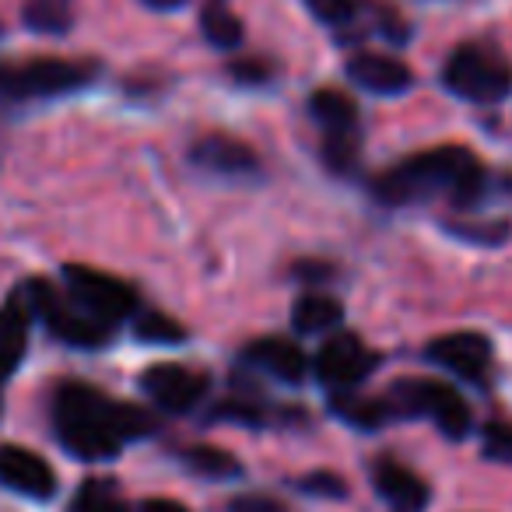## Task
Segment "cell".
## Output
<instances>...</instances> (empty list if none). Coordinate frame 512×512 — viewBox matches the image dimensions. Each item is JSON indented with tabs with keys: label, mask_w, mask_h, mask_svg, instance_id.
Here are the masks:
<instances>
[{
	"label": "cell",
	"mask_w": 512,
	"mask_h": 512,
	"mask_svg": "<svg viewBox=\"0 0 512 512\" xmlns=\"http://www.w3.org/2000/svg\"><path fill=\"white\" fill-rule=\"evenodd\" d=\"M53 418H57V435L64 449L78 460H109L130 439H141L155 428L148 411L116 404L81 383L60 386Z\"/></svg>",
	"instance_id": "obj_1"
},
{
	"label": "cell",
	"mask_w": 512,
	"mask_h": 512,
	"mask_svg": "<svg viewBox=\"0 0 512 512\" xmlns=\"http://www.w3.org/2000/svg\"><path fill=\"white\" fill-rule=\"evenodd\" d=\"M484 190V165L474 151L460 144L411 155L376 179V197L383 204H414V200L446 193L453 204H474Z\"/></svg>",
	"instance_id": "obj_2"
},
{
	"label": "cell",
	"mask_w": 512,
	"mask_h": 512,
	"mask_svg": "<svg viewBox=\"0 0 512 512\" xmlns=\"http://www.w3.org/2000/svg\"><path fill=\"white\" fill-rule=\"evenodd\" d=\"M95 78L92 64H74L60 57H36L29 64H0V95L11 99H53Z\"/></svg>",
	"instance_id": "obj_3"
},
{
	"label": "cell",
	"mask_w": 512,
	"mask_h": 512,
	"mask_svg": "<svg viewBox=\"0 0 512 512\" xmlns=\"http://www.w3.org/2000/svg\"><path fill=\"white\" fill-rule=\"evenodd\" d=\"M390 404L397 414H425L439 425L442 435L463 439L470 432V407L453 386L439 379H400L390 390Z\"/></svg>",
	"instance_id": "obj_4"
},
{
	"label": "cell",
	"mask_w": 512,
	"mask_h": 512,
	"mask_svg": "<svg viewBox=\"0 0 512 512\" xmlns=\"http://www.w3.org/2000/svg\"><path fill=\"white\" fill-rule=\"evenodd\" d=\"M446 88L467 102H498L512 92V67L484 46H460L446 64Z\"/></svg>",
	"instance_id": "obj_5"
},
{
	"label": "cell",
	"mask_w": 512,
	"mask_h": 512,
	"mask_svg": "<svg viewBox=\"0 0 512 512\" xmlns=\"http://www.w3.org/2000/svg\"><path fill=\"white\" fill-rule=\"evenodd\" d=\"M64 285L67 295L85 309L92 320H99L102 327H116L120 320H127L137 309V295L130 285H123L120 278L95 267L67 264L64 267Z\"/></svg>",
	"instance_id": "obj_6"
},
{
	"label": "cell",
	"mask_w": 512,
	"mask_h": 512,
	"mask_svg": "<svg viewBox=\"0 0 512 512\" xmlns=\"http://www.w3.org/2000/svg\"><path fill=\"white\" fill-rule=\"evenodd\" d=\"M29 309L43 316V323L60 337V341L74 344V348H99L106 344L109 327H102L99 320L85 313L78 302L67 295V288L46 285V281H32L29 285Z\"/></svg>",
	"instance_id": "obj_7"
},
{
	"label": "cell",
	"mask_w": 512,
	"mask_h": 512,
	"mask_svg": "<svg viewBox=\"0 0 512 512\" xmlns=\"http://www.w3.org/2000/svg\"><path fill=\"white\" fill-rule=\"evenodd\" d=\"M207 386L211 379L204 372H193L186 365H172V362H162V365H151L148 372L141 376V390L155 400L158 407L172 414H186L204 400Z\"/></svg>",
	"instance_id": "obj_8"
},
{
	"label": "cell",
	"mask_w": 512,
	"mask_h": 512,
	"mask_svg": "<svg viewBox=\"0 0 512 512\" xmlns=\"http://www.w3.org/2000/svg\"><path fill=\"white\" fill-rule=\"evenodd\" d=\"M376 362L379 358L358 337L341 334L320 348V355H316V376L327 386H334V390H351V386H358L376 369Z\"/></svg>",
	"instance_id": "obj_9"
},
{
	"label": "cell",
	"mask_w": 512,
	"mask_h": 512,
	"mask_svg": "<svg viewBox=\"0 0 512 512\" xmlns=\"http://www.w3.org/2000/svg\"><path fill=\"white\" fill-rule=\"evenodd\" d=\"M0 484L18 495L29 498H50L57 491V474L39 453L22 446H4L0 449Z\"/></svg>",
	"instance_id": "obj_10"
},
{
	"label": "cell",
	"mask_w": 512,
	"mask_h": 512,
	"mask_svg": "<svg viewBox=\"0 0 512 512\" xmlns=\"http://www.w3.org/2000/svg\"><path fill=\"white\" fill-rule=\"evenodd\" d=\"M428 358L460 379H481L491 362V341L484 334H446L428 344Z\"/></svg>",
	"instance_id": "obj_11"
},
{
	"label": "cell",
	"mask_w": 512,
	"mask_h": 512,
	"mask_svg": "<svg viewBox=\"0 0 512 512\" xmlns=\"http://www.w3.org/2000/svg\"><path fill=\"white\" fill-rule=\"evenodd\" d=\"M193 165H200L204 172H214V176L225 179H249L256 172V155L235 137H204V141L193 144L190 151Z\"/></svg>",
	"instance_id": "obj_12"
},
{
	"label": "cell",
	"mask_w": 512,
	"mask_h": 512,
	"mask_svg": "<svg viewBox=\"0 0 512 512\" xmlns=\"http://www.w3.org/2000/svg\"><path fill=\"white\" fill-rule=\"evenodd\" d=\"M348 78L372 95H400L411 88L414 74L407 64L383 57V53H358L348 60Z\"/></svg>",
	"instance_id": "obj_13"
},
{
	"label": "cell",
	"mask_w": 512,
	"mask_h": 512,
	"mask_svg": "<svg viewBox=\"0 0 512 512\" xmlns=\"http://www.w3.org/2000/svg\"><path fill=\"white\" fill-rule=\"evenodd\" d=\"M372 484L397 512H421L428 505V484L397 460H379L372 467Z\"/></svg>",
	"instance_id": "obj_14"
},
{
	"label": "cell",
	"mask_w": 512,
	"mask_h": 512,
	"mask_svg": "<svg viewBox=\"0 0 512 512\" xmlns=\"http://www.w3.org/2000/svg\"><path fill=\"white\" fill-rule=\"evenodd\" d=\"M246 358H249V365L271 372V376L281 379V383H302L309 372L306 351L292 341H281V337H264V341H256L253 348L246 351Z\"/></svg>",
	"instance_id": "obj_15"
},
{
	"label": "cell",
	"mask_w": 512,
	"mask_h": 512,
	"mask_svg": "<svg viewBox=\"0 0 512 512\" xmlns=\"http://www.w3.org/2000/svg\"><path fill=\"white\" fill-rule=\"evenodd\" d=\"M29 302L11 299L0 309V379H8L18 369L25 348H29Z\"/></svg>",
	"instance_id": "obj_16"
},
{
	"label": "cell",
	"mask_w": 512,
	"mask_h": 512,
	"mask_svg": "<svg viewBox=\"0 0 512 512\" xmlns=\"http://www.w3.org/2000/svg\"><path fill=\"white\" fill-rule=\"evenodd\" d=\"M309 113L323 127V137H358V109L337 88H320L309 99Z\"/></svg>",
	"instance_id": "obj_17"
},
{
	"label": "cell",
	"mask_w": 512,
	"mask_h": 512,
	"mask_svg": "<svg viewBox=\"0 0 512 512\" xmlns=\"http://www.w3.org/2000/svg\"><path fill=\"white\" fill-rule=\"evenodd\" d=\"M292 323L299 334H327L341 323V302L330 295H302L295 302Z\"/></svg>",
	"instance_id": "obj_18"
},
{
	"label": "cell",
	"mask_w": 512,
	"mask_h": 512,
	"mask_svg": "<svg viewBox=\"0 0 512 512\" xmlns=\"http://www.w3.org/2000/svg\"><path fill=\"white\" fill-rule=\"evenodd\" d=\"M334 411L355 428H383L397 414L390 400L376 397H334Z\"/></svg>",
	"instance_id": "obj_19"
},
{
	"label": "cell",
	"mask_w": 512,
	"mask_h": 512,
	"mask_svg": "<svg viewBox=\"0 0 512 512\" xmlns=\"http://www.w3.org/2000/svg\"><path fill=\"white\" fill-rule=\"evenodd\" d=\"M183 463L200 477H211V481H225V477H235L239 474V460L232 453L218 446H190L183 449Z\"/></svg>",
	"instance_id": "obj_20"
},
{
	"label": "cell",
	"mask_w": 512,
	"mask_h": 512,
	"mask_svg": "<svg viewBox=\"0 0 512 512\" xmlns=\"http://www.w3.org/2000/svg\"><path fill=\"white\" fill-rule=\"evenodd\" d=\"M71 512H127V505H123L120 488L109 477H92L78 488Z\"/></svg>",
	"instance_id": "obj_21"
},
{
	"label": "cell",
	"mask_w": 512,
	"mask_h": 512,
	"mask_svg": "<svg viewBox=\"0 0 512 512\" xmlns=\"http://www.w3.org/2000/svg\"><path fill=\"white\" fill-rule=\"evenodd\" d=\"M25 25L43 36H60L71 25V0H25Z\"/></svg>",
	"instance_id": "obj_22"
},
{
	"label": "cell",
	"mask_w": 512,
	"mask_h": 512,
	"mask_svg": "<svg viewBox=\"0 0 512 512\" xmlns=\"http://www.w3.org/2000/svg\"><path fill=\"white\" fill-rule=\"evenodd\" d=\"M200 25H204V36L211 39L214 46H239L242 43V22L228 11L225 0H207L204 15H200Z\"/></svg>",
	"instance_id": "obj_23"
},
{
	"label": "cell",
	"mask_w": 512,
	"mask_h": 512,
	"mask_svg": "<svg viewBox=\"0 0 512 512\" xmlns=\"http://www.w3.org/2000/svg\"><path fill=\"white\" fill-rule=\"evenodd\" d=\"M137 337H141L144 344H179L186 341V330L179 327L176 320H169L165 313H144L141 320H137Z\"/></svg>",
	"instance_id": "obj_24"
},
{
	"label": "cell",
	"mask_w": 512,
	"mask_h": 512,
	"mask_svg": "<svg viewBox=\"0 0 512 512\" xmlns=\"http://www.w3.org/2000/svg\"><path fill=\"white\" fill-rule=\"evenodd\" d=\"M484 456L512 463V425H505V421H491V425L484 428Z\"/></svg>",
	"instance_id": "obj_25"
},
{
	"label": "cell",
	"mask_w": 512,
	"mask_h": 512,
	"mask_svg": "<svg viewBox=\"0 0 512 512\" xmlns=\"http://www.w3.org/2000/svg\"><path fill=\"white\" fill-rule=\"evenodd\" d=\"M302 491H309V495H320V498H344L348 495V484H344V477L337 474H327V470H316V474H306L299 481Z\"/></svg>",
	"instance_id": "obj_26"
},
{
	"label": "cell",
	"mask_w": 512,
	"mask_h": 512,
	"mask_svg": "<svg viewBox=\"0 0 512 512\" xmlns=\"http://www.w3.org/2000/svg\"><path fill=\"white\" fill-rule=\"evenodd\" d=\"M306 4L323 25H344L355 15V0H306Z\"/></svg>",
	"instance_id": "obj_27"
},
{
	"label": "cell",
	"mask_w": 512,
	"mask_h": 512,
	"mask_svg": "<svg viewBox=\"0 0 512 512\" xmlns=\"http://www.w3.org/2000/svg\"><path fill=\"white\" fill-rule=\"evenodd\" d=\"M232 512H285V505L264 495H242L232 502Z\"/></svg>",
	"instance_id": "obj_28"
},
{
	"label": "cell",
	"mask_w": 512,
	"mask_h": 512,
	"mask_svg": "<svg viewBox=\"0 0 512 512\" xmlns=\"http://www.w3.org/2000/svg\"><path fill=\"white\" fill-rule=\"evenodd\" d=\"M232 78L239 81H264L267 67L264 64H232Z\"/></svg>",
	"instance_id": "obj_29"
},
{
	"label": "cell",
	"mask_w": 512,
	"mask_h": 512,
	"mask_svg": "<svg viewBox=\"0 0 512 512\" xmlns=\"http://www.w3.org/2000/svg\"><path fill=\"white\" fill-rule=\"evenodd\" d=\"M137 512H186L179 502H169V498H151V502H144Z\"/></svg>",
	"instance_id": "obj_30"
},
{
	"label": "cell",
	"mask_w": 512,
	"mask_h": 512,
	"mask_svg": "<svg viewBox=\"0 0 512 512\" xmlns=\"http://www.w3.org/2000/svg\"><path fill=\"white\" fill-rule=\"evenodd\" d=\"M144 4H151V8H158V11H176V8H183L186 0H144Z\"/></svg>",
	"instance_id": "obj_31"
}]
</instances>
